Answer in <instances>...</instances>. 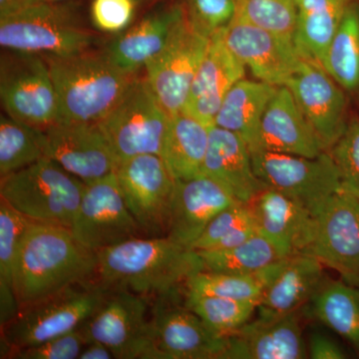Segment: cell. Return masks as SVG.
<instances>
[{
	"label": "cell",
	"instance_id": "obj_1",
	"mask_svg": "<svg viewBox=\"0 0 359 359\" xmlns=\"http://www.w3.org/2000/svg\"><path fill=\"white\" fill-rule=\"evenodd\" d=\"M97 278V252L82 245L72 231L30 223L14 269L13 287L20 308Z\"/></svg>",
	"mask_w": 359,
	"mask_h": 359
},
{
	"label": "cell",
	"instance_id": "obj_2",
	"mask_svg": "<svg viewBox=\"0 0 359 359\" xmlns=\"http://www.w3.org/2000/svg\"><path fill=\"white\" fill-rule=\"evenodd\" d=\"M98 280L109 290L166 297L204 271L196 250L164 237H138L97 252Z\"/></svg>",
	"mask_w": 359,
	"mask_h": 359
},
{
	"label": "cell",
	"instance_id": "obj_3",
	"mask_svg": "<svg viewBox=\"0 0 359 359\" xmlns=\"http://www.w3.org/2000/svg\"><path fill=\"white\" fill-rule=\"evenodd\" d=\"M43 57L55 88L57 123L100 122L137 77L117 67L106 52Z\"/></svg>",
	"mask_w": 359,
	"mask_h": 359
},
{
	"label": "cell",
	"instance_id": "obj_4",
	"mask_svg": "<svg viewBox=\"0 0 359 359\" xmlns=\"http://www.w3.org/2000/svg\"><path fill=\"white\" fill-rule=\"evenodd\" d=\"M109 289L100 280L77 283L20 308L1 327V358L15 349L36 346L80 328L103 304Z\"/></svg>",
	"mask_w": 359,
	"mask_h": 359
},
{
	"label": "cell",
	"instance_id": "obj_5",
	"mask_svg": "<svg viewBox=\"0 0 359 359\" xmlns=\"http://www.w3.org/2000/svg\"><path fill=\"white\" fill-rule=\"evenodd\" d=\"M85 188L82 180L43 157L1 177L0 198L30 221L71 230Z\"/></svg>",
	"mask_w": 359,
	"mask_h": 359
},
{
	"label": "cell",
	"instance_id": "obj_6",
	"mask_svg": "<svg viewBox=\"0 0 359 359\" xmlns=\"http://www.w3.org/2000/svg\"><path fill=\"white\" fill-rule=\"evenodd\" d=\"M95 35L68 7L39 2L0 18V44L6 50L66 56L90 50Z\"/></svg>",
	"mask_w": 359,
	"mask_h": 359
},
{
	"label": "cell",
	"instance_id": "obj_7",
	"mask_svg": "<svg viewBox=\"0 0 359 359\" xmlns=\"http://www.w3.org/2000/svg\"><path fill=\"white\" fill-rule=\"evenodd\" d=\"M169 120L147 78L137 76L99 124L121 163L139 155L161 156Z\"/></svg>",
	"mask_w": 359,
	"mask_h": 359
},
{
	"label": "cell",
	"instance_id": "obj_8",
	"mask_svg": "<svg viewBox=\"0 0 359 359\" xmlns=\"http://www.w3.org/2000/svg\"><path fill=\"white\" fill-rule=\"evenodd\" d=\"M252 166L264 188L295 201L316 217L332 196L342 191L339 172L327 151L316 158L257 150Z\"/></svg>",
	"mask_w": 359,
	"mask_h": 359
},
{
	"label": "cell",
	"instance_id": "obj_9",
	"mask_svg": "<svg viewBox=\"0 0 359 359\" xmlns=\"http://www.w3.org/2000/svg\"><path fill=\"white\" fill-rule=\"evenodd\" d=\"M0 97L6 115L45 130L58 121L55 88L43 56L6 50L0 63Z\"/></svg>",
	"mask_w": 359,
	"mask_h": 359
},
{
	"label": "cell",
	"instance_id": "obj_10",
	"mask_svg": "<svg viewBox=\"0 0 359 359\" xmlns=\"http://www.w3.org/2000/svg\"><path fill=\"white\" fill-rule=\"evenodd\" d=\"M149 297L109 290L103 304L82 325L87 342H102L118 359H157Z\"/></svg>",
	"mask_w": 359,
	"mask_h": 359
},
{
	"label": "cell",
	"instance_id": "obj_11",
	"mask_svg": "<svg viewBox=\"0 0 359 359\" xmlns=\"http://www.w3.org/2000/svg\"><path fill=\"white\" fill-rule=\"evenodd\" d=\"M115 173L144 237L167 236L176 180L161 156L130 158L120 163Z\"/></svg>",
	"mask_w": 359,
	"mask_h": 359
},
{
	"label": "cell",
	"instance_id": "obj_12",
	"mask_svg": "<svg viewBox=\"0 0 359 359\" xmlns=\"http://www.w3.org/2000/svg\"><path fill=\"white\" fill-rule=\"evenodd\" d=\"M71 231L82 245L96 252L144 237L127 207L116 173L86 184Z\"/></svg>",
	"mask_w": 359,
	"mask_h": 359
},
{
	"label": "cell",
	"instance_id": "obj_13",
	"mask_svg": "<svg viewBox=\"0 0 359 359\" xmlns=\"http://www.w3.org/2000/svg\"><path fill=\"white\" fill-rule=\"evenodd\" d=\"M210 40L185 15L164 49L145 66L149 84L170 116L183 110Z\"/></svg>",
	"mask_w": 359,
	"mask_h": 359
},
{
	"label": "cell",
	"instance_id": "obj_14",
	"mask_svg": "<svg viewBox=\"0 0 359 359\" xmlns=\"http://www.w3.org/2000/svg\"><path fill=\"white\" fill-rule=\"evenodd\" d=\"M308 254L334 269L340 280L359 287V200L340 191L316 215Z\"/></svg>",
	"mask_w": 359,
	"mask_h": 359
},
{
	"label": "cell",
	"instance_id": "obj_15",
	"mask_svg": "<svg viewBox=\"0 0 359 359\" xmlns=\"http://www.w3.org/2000/svg\"><path fill=\"white\" fill-rule=\"evenodd\" d=\"M45 156L92 183L115 173L120 162L98 123H55L43 130Z\"/></svg>",
	"mask_w": 359,
	"mask_h": 359
},
{
	"label": "cell",
	"instance_id": "obj_16",
	"mask_svg": "<svg viewBox=\"0 0 359 359\" xmlns=\"http://www.w3.org/2000/svg\"><path fill=\"white\" fill-rule=\"evenodd\" d=\"M231 53L259 81L285 86L301 65L292 40L252 25L238 16L222 29Z\"/></svg>",
	"mask_w": 359,
	"mask_h": 359
},
{
	"label": "cell",
	"instance_id": "obj_17",
	"mask_svg": "<svg viewBox=\"0 0 359 359\" xmlns=\"http://www.w3.org/2000/svg\"><path fill=\"white\" fill-rule=\"evenodd\" d=\"M285 86L313 127L325 151H330L348 123L346 90L318 63L302 59Z\"/></svg>",
	"mask_w": 359,
	"mask_h": 359
},
{
	"label": "cell",
	"instance_id": "obj_18",
	"mask_svg": "<svg viewBox=\"0 0 359 359\" xmlns=\"http://www.w3.org/2000/svg\"><path fill=\"white\" fill-rule=\"evenodd\" d=\"M257 276L264 285L257 308L262 318H278L297 313L325 283L323 264L309 254L283 257Z\"/></svg>",
	"mask_w": 359,
	"mask_h": 359
},
{
	"label": "cell",
	"instance_id": "obj_19",
	"mask_svg": "<svg viewBox=\"0 0 359 359\" xmlns=\"http://www.w3.org/2000/svg\"><path fill=\"white\" fill-rule=\"evenodd\" d=\"M153 334L157 359H221L226 337L216 334L188 308L159 301L153 309Z\"/></svg>",
	"mask_w": 359,
	"mask_h": 359
},
{
	"label": "cell",
	"instance_id": "obj_20",
	"mask_svg": "<svg viewBox=\"0 0 359 359\" xmlns=\"http://www.w3.org/2000/svg\"><path fill=\"white\" fill-rule=\"evenodd\" d=\"M236 202L223 186L205 175L176 180L167 237L192 249L210 222Z\"/></svg>",
	"mask_w": 359,
	"mask_h": 359
},
{
	"label": "cell",
	"instance_id": "obj_21",
	"mask_svg": "<svg viewBox=\"0 0 359 359\" xmlns=\"http://www.w3.org/2000/svg\"><path fill=\"white\" fill-rule=\"evenodd\" d=\"M259 233L285 256L308 254L316 235V217L283 194L264 188L250 204Z\"/></svg>",
	"mask_w": 359,
	"mask_h": 359
},
{
	"label": "cell",
	"instance_id": "obj_22",
	"mask_svg": "<svg viewBox=\"0 0 359 359\" xmlns=\"http://www.w3.org/2000/svg\"><path fill=\"white\" fill-rule=\"evenodd\" d=\"M309 356L297 313L257 318L226 335L221 359H304Z\"/></svg>",
	"mask_w": 359,
	"mask_h": 359
},
{
	"label": "cell",
	"instance_id": "obj_23",
	"mask_svg": "<svg viewBox=\"0 0 359 359\" xmlns=\"http://www.w3.org/2000/svg\"><path fill=\"white\" fill-rule=\"evenodd\" d=\"M245 74V66L224 43L222 30L215 33L182 111L208 126H214L224 96Z\"/></svg>",
	"mask_w": 359,
	"mask_h": 359
},
{
	"label": "cell",
	"instance_id": "obj_24",
	"mask_svg": "<svg viewBox=\"0 0 359 359\" xmlns=\"http://www.w3.org/2000/svg\"><path fill=\"white\" fill-rule=\"evenodd\" d=\"M257 150L308 158L325 152L289 87H278L269 103L262 119Z\"/></svg>",
	"mask_w": 359,
	"mask_h": 359
},
{
	"label": "cell",
	"instance_id": "obj_25",
	"mask_svg": "<svg viewBox=\"0 0 359 359\" xmlns=\"http://www.w3.org/2000/svg\"><path fill=\"white\" fill-rule=\"evenodd\" d=\"M202 175L215 180L244 204H250L264 189L255 173L248 144L237 134L216 125L210 128Z\"/></svg>",
	"mask_w": 359,
	"mask_h": 359
},
{
	"label": "cell",
	"instance_id": "obj_26",
	"mask_svg": "<svg viewBox=\"0 0 359 359\" xmlns=\"http://www.w3.org/2000/svg\"><path fill=\"white\" fill-rule=\"evenodd\" d=\"M185 15L182 4L156 11L113 40L105 52L120 69L137 74L164 49Z\"/></svg>",
	"mask_w": 359,
	"mask_h": 359
},
{
	"label": "cell",
	"instance_id": "obj_27",
	"mask_svg": "<svg viewBox=\"0 0 359 359\" xmlns=\"http://www.w3.org/2000/svg\"><path fill=\"white\" fill-rule=\"evenodd\" d=\"M278 87L243 78L224 96L215 125L237 134L250 152L259 149L262 119Z\"/></svg>",
	"mask_w": 359,
	"mask_h": 359
},
{
	"label": "cell",
	"instance_id": "obj_28",
	"mask_svg": "<svg viewBox=\"0 0 359 359\" xmlns=\"http://www.w3.org/2000/svg\"><path fill=\"white\" fill-rule=\"evenodd\" d=\"M210 128L184 111L170 116L161 158L175 180L193 179L202 175Z\"/></svg>",
	"mask_w": 359,
	"mask_h": 359
},
{
	"label": "cell",
	"instance_id": "obj_29",
	"mask_svg": "<svg viewBox=\"0 0 359 359\" xmlns=\"http://www.w3.org/2000/svg\"><path fill=\"white\" fill-rule=\"evenodd\" d=\"M355 0H299L294 43L302 59L323 66L346 9Z\"/></svg>",
	"mask_w": 359,
	"mask_h": 359
},
{
	"label": "cell",
	"instance_id": "obj_30",
	"mask_svg": "<svg viewBox=\"0 0 359 359\" xmlns=\"http://www.w3.org/2000/svg\"><path fill=\"white\" fill-rule=\"evenodd\" d=\"M0 198V323L6 325L20 311L13 287L14 269L21 243L30 223Z\"/></svg>",
	"mask_w": 359,
	"mask_h": 359
},
{
	"label": "cell",
	"instance_id": "obj_31",
	"mask_svg": "<svg viewBox=\"0 0 359 359\" xmlns=\"http://www.w3.org/2000/svg\"><path fill=\"white\" fill-rule=\"evenodd\" d=\"M311 302L314 316L359 354V287L342 280L323 283Z\"/></svg>",
	"mask_w": 359,
	"mask_h": 359
},
{
	"label": "cell",
	"instance_id": "obj_32",
	"mask_svg": "<svg viewBox=\"0 0 359 359\" xmlns=\"http://www.w3.org/2000/svg\"><path fill=\"white\" fill-rule=\"evenodd\" d=\"M197 252L202 259L204 271L235 275H257L287 257L259 231L243 244L230 249L199 250Z\"/></svg>",
	"mask_w": 359,
	"mask_h": 359
},
{
	"label": "cell",
	"instance_id": "obj_33",
	"mask_svg": "<svg viewBox=\"0 0 359 359\" xmlns=\"http://www.w3.org/2000/svg\"><path fill=\"white\" fill-rule=\"evenodd\" d=\"M323 68L346 91H359V2L353 1L328 46Z\"/></svg>",
	"mask_w": 359,
	"mask_h": 359
},
{
	"label": "cell",
	"instance_id": "obj_34",
	"mask_svg": "<svg viewBox=\"0 0 359 359\" xmlns=\"http://www.w3.org/2000/svg\"><path fill=\"white\" fill-rule=\"evenodd\" d=\"M45 156L43 130L13 119L0 117V176L20 171Z\"/></svg>",
	"mask_w": 359,
	"mask_h": 359
},
{
	"label": "cell",
	"instance_id": "obj_35",
	"mask_svg": "<svg viewBox=\"0 0 359 359\" xmlns=\"http://www.w3.org/2000/svg\"><path fill=\"white\" fill-rule=\"evenodd\" d=\"M257 233L250 205L236 202L210 222L192 250H224L243 244Z\"/></svg>",
	"mask_w": 359,
	"mask_h": 359
},
{
	"label": "cell",
	"instance_id": "obj_36",
	"mask_svg": "<svg viewBox=\"0 0 359 359\" xmlns=\"http://www.w3.org/2000/svg\"><path fill=\"white\" fill-rule=\"evenodd\" d=\"M186 306L212 332L226 337L250 321L257 311V302L188 292Z\"/></svg>",
	"mask_w": 359,
	"mask_h": 359
},
{
	"label": "cell",
	"instance_id": "obj_37",
	"mask_svg": "<svg viewBox=\"0 0 359 359\" xmlns=\"http://www.w3.org/2000/svg\"><path fill=\"white\" fill-rule=\"evenodd\" d=\"M235 16L292 40L297 27L295 0H233Z\"/></svg>",
	"mask_w": 359,
	"mask_h": 359
},
{
	"label": "cell",
	"instance_id": "obj_38",
	"mask_svg": "<svg viewBox=\"0 0 359 359\" xmlns=\"http://www.w3.org/2000/svg\"><path fill=\"white\" fill-rule=\"evenodd\" d=\"M187 292L214 295L236 301L256 302L259 304L264 285L257 275L212 273L202 271L186 283Z\"/></svg>",
	"mask_w": 359,
	"mask_h": 359
},
{
	"label": "cell",
	"instance_id": "obj_39",
	"mask_svg": "<svg viewBox=\"0 0 359 359\" xmlns=\"http://www.w3.org/2000/svg\"><path fill=\"white\" fill-rule=\"evenodd\" d=\"M339 172L342 191L359 200V117H349L346 128L327 151Z\"/></svg>",
	"mask_w": 359,
	"mask_h": 359
},
{
	"label": "cell",
	"instance_id": "obj_40",
	"mask_svg": "<svg viewBox=\"0 0 359 359\" xmlns=\"http://www.w3.org/2000/svg\"><path fill=\"white\" fill-rule=\"evenodd\" d=\"M186 15L198 32L211 37L235 16L233 0H187Z\"/></svg>",
	"mask_w": 359,
	"mask_h": 359
},
{
	"label": "cell",
	"instance_id": "obj_41",
	"mask_svg": "<svg viewBox=\"0 0 359 359\" xmlns=\"http://www.w3.org/2000/svg\"><path fill=\"white\" fill-rule=\"evenodd\" d=\"M87 344L81 327L59 335L36 346L15 349L4 358L11 359H76Z\"/></svg>",
	"mask_w": 359,
	"mask_h": 359
},
{
	"label": "cell",
	"instance_id": "obj_42",
	"mask_svg": "<svg viewBox=\"0 0 359 359\" xmlns=\"http://www.w3.org/2000/svg\"><path fill=\"white\" fill-rule=\"evenodd\" d=\"M136 0H93L91 18L104 32H122L133 20Z\"/></svg>",
	"mask_w": 359,
	"mask_h": 359
},
{
	"label": "cell",
	"instance_id": "obj_43",
	"mask_svg": "<svg viewBox=\"0 0 359 359\" xmlns=\"http://www.w3.org/2000/svg\"><path fill=\"white\" fill-rule=\"evenodd\" d=\"M309 358L313 359H344L346 358V351L334 339L327 335L311 334L309 344Z\"/></svg>",
	"mask_w": 359,
	"mask_h": 359
},
{
	"label": "cell",
	"instance_id": "obj_44",
	"mask_svg": "<svg viewBox=\"0 0 359 359\" xmlns=\"http://www.w3.org/2000/svg\"><path fill=\"white\" fill-rule=\"evenodd\" d=\"M115 358L109 347L102 342L91 340L87 342L78 359H111Z\"/></svg>",
	"mask_w": 359,
	"mask_h": 359
},
{
	"label": "cell",
	"instance_id": "obj_45",
	"mask_svg": "<svg viewBox=\"0 0 359 359\" xmlns=\"http://www.w3.org/2000/svg\"><path fill=\"white\" fill-rule=\"evenodd\" d=\"M43 0H0V18L23 11Z\"/></svg>",
	"mask_w": 359,
	"mask_h": 359
},
{
	"label": "cell",
	"instance_id": "obj_46",
	"mask_svg": "<svg viewBox=\"0 0 359 359\" xmlns=\"http://www.w3.org/2000/svg\"><path fill=\"white\" fill-rule=\"evenodd\" d=\"M137 1H144V0H136V2Z\"/></svg>",
	"mask_w": 359,
	"mask_h": 359
},
{
	"label": "cell",
	"instance_id": "obj_47",
	"mask_svg": "<svg viewBox=\"0 0 359 359\" xmlns=\"http://www.w3.org/2000/svg\"><path fill=\"white\" fill-rule=\"evenodd\" d=\"M297 1V4H299V0H295Z\"/></svg>",
	"mask_w": 359,
	"mask_h": 359
},
{
	"label": "cell",
	"instance_id": "obj_48",
	"mask_svg": "<svg viewBox=\"0 0 359 359\" xmlns=\"http://www.w3.org/2000/svg\"><path fill=\"white\" fill-rule=\"evenodd\" d=\"M47 1H48V0H47Z\"/></svg>",
	"mask_w": 359,
	"mask_h": 359
}]
</instances>
